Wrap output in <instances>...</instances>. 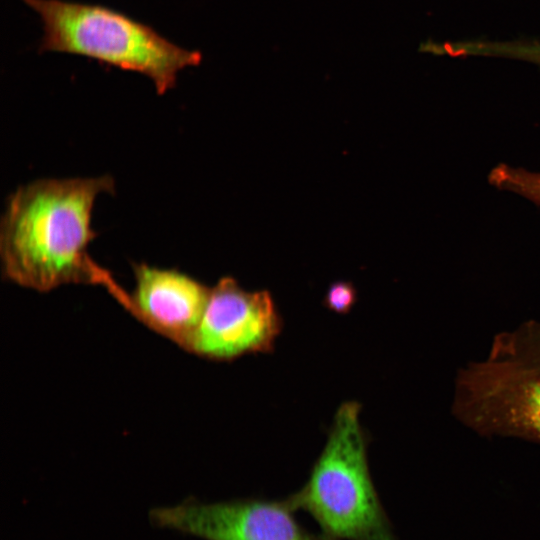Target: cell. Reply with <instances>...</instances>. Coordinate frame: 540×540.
<instances>
[{"label":"cell","mask_w":540,"mask_h":540,"mask_svg":"<svg viewBox=\"0 0 540 540\" xmlns=\"http://www.w3.org/2000/svg\"><path fill=\"white\" fill-rule=\"evenodd\" d=\"M110 176L39 179L20 186L0 223L3 275L15 284L47 292L67 284L111 278L90 258L88 247L97 197L114 192Z\"/></svg>","instance_id":"1"},{"label":"cell","mask_w":540,"mask_h":540,"mask_svg":"<svg viewBox=\"0 0 540 540\" xmlns=\"http://www.w3.org/2000/svg\"><path fill=\"white\" fill-rule=\"evenodd\" d=\"M43 23L40 52L87 57L148 77L159 95L202 55L173 43L150 25L113 8L67 0H21Z\"/></svg>","instance_id":"2"},{"label":"cell","mask_w":540,"mask_h":540,"mask_svg":"<svg viewBox=\"0 0 540 540\" xmlns=\"http://www.w3.org/2000/svg\"><path fill=\"white\" fill-rule=\"evenodd\" d=\"M287 500L316 521L323 540H395L370 476L357 402L338 408L308 481Z\"/></svg>","instance_id":"3"},{"label":"cell","mask_w":540,"mask_h":540,"mask_svg":"<svg viewBox=\"0 0 540 540\" xmlns=\"http://www.w3.org/2000/svg\"><path fill=\"white\" fill-rule=\"evenodd\" d=\"M452 413L480 435L540 442V370L490 355L471 362L456 375Z\"/></svg>","instance_id":"4"},{"label":"cell","mask_w":540,"mask_h":540,"mask_svg":"<svg viewBox=\"0 0 540 540\" xmlns=\"http://www.w3.org/2000/svg\"><path fill=\"white\" fill-rule=\"evenodd\" d=\"M288 502L263 499L186 502L150 512L152 523L205 540H317L303 529Z\"/></svg>","instance_id":"5"},{"label":"cell","mask_w":540,"mask_h":540,"mask_svg":"<svg viewBox=\"0 0 540 540\" xmlns=\"http://www.w3.org/2000/svg\"><path fill=\"white\" fill-rule=\"evenodd\" d=\"M280 332V318L267 291L247 292L231 277L210 289L191 352L228 360L270 350Z\"/></svg>","instance_id":"6"},{"label":"cell","mask_w":540,"mask_h":540,"mask_svg":"<svg viewBox=\"0 0 540 540\" xmlns=\"http://www.w3.org/2000/svg\"><path fill=\"white\" fill-rule=\"evenodd\" d=\"M135 287L125 304L147 326L191 351L210 289L185 273L134 264Z\"/></svg>","instance_id":"7"},{"label":"cell","mask_w":540,"mask_h":540,"mask_svg":"<svg viewBox=\"0 0 540 540\" xmlns=\"http://www.w3.org/2000/svg\"><path fill=\"white\" fill-rule=\"evenodd\" d=\"M490 354L540 370V322L530 320L496 335Z\"/></svg>","instance_id":"8"},{"label":"cell","mask_w":540,"mask_h":540,"mask_svg":"<svg viewBox=\"0 0 540 540\" xmlns=\"http://www.w3.org/2000/svg\"><path fill=\"white\" fill-rule=\"evenodd\" d=\"M488 179L498 189L518 194L540 205V172L500 164L491 170Z\"/></svg>","instance_id":"9"},{"label":"cell","mask_w":540,"mask_h":540,"mask_svg":"<svg viewBox=\"0 0 540 540\" xmlns=\"http://www.w3.org/2000/svg\"><path fill=\"white\" fill-rule=\"evenodd\" d=\"M356 300L354 287L347 282H336L327 291L325 303L338 313H346L353 306Z\"/></svg>","instance_id":"10"}]
</instances>
